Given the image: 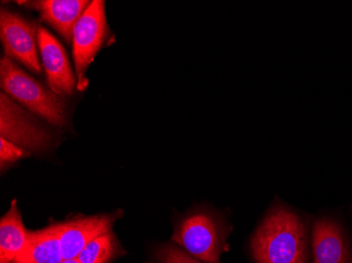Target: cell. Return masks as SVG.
<instances>
[{
    "mask_svg": "<svg viewBox=\"0 0 352 263\" xmlns=\"http://www.w3.org/2000/svg\"><path fill=\"white\" fill-rule=\"evenodd\" d=\"M61 263H82L78 258L63 259Z\"/></svg>",
    "mask_w": 352,
    "mask_h": 263,
    "instance_id": "2e32d148",
    "label": "cell"
},
{
    "mask_svg": "<svg viewBox=\"0 0 352 263\" xmlns=\"http://www.w3.org/2000/svg\"><path fill=\"white\" fill-rule=\"evenodd\" d=\"M124 254L126 251L112 229L91 240L77 258L82 263H111Z\"/></svg>",
    "mask_w": 352,
    "mask_h": 263,
    "instance_id": "4fadbf2b",
    "label": "cell"
},
{
    "mask_svg": "<svg viewBox=\"0 0 352 263\" xmlns=\"http://www.w3.org/2000/svg\"><path fill=\"white\" fill-rule=\"evenodd\" d=\"M91 3L89 0H39L21 3L38 12L43 21L58 32L67 43H71L75 25Z\"/></svg>",
    "mask_w": 352,
    "mask_h": 263,
    "instance_id": "30bf717a",
    "label": "cell"
},
{
    "mask_svg": "<svg viewBox=\"0 0 352 263\" xmlns=\"http://www.w3.org/2000/svg\"><path fill=\"white\" fill-rule=\"evenodd\" d=\"M312 255L314 263H352V251L339 223L329 218L316 221Z\"/></svg>",
    "mask_w": 352,
    "mask_h": 263,
    "instance_id": "9c48e42d",
    "label": "cell"
},
{
    "mask_svg": "<svg viewBox=\"0 0 352 263\" xmlns=\"http://www.w3.org/2000/svg\"><path fill=\"white\" fill-rule=\"evenodd\" d=\"M0 86L12 100L47 124L54 126L68 124L65 97L45 88L7 56L1 57L0 60Z\"/></svg>",
    "mask_w": 352,
    "mask_h": 263,
    "instance_id": "7a4b0ae2",
    "label": "cell"
},
{
    "mask_svg": "<svg viewBox=\"0 0 352 263\" xmlns=\"http://www.w3.org/2000/svg\"><path fill=\"white\" fill-rule=\"evenodd\" d=\"M122 209L108 214L80 217L66 222L58 223L59 241L63 259L77 258L79 253L93 239L110 232L118 219L122 218Z\"/></svg>",
    "mask_w": 352,
    "mask_h": 263,
    "instance_id": "ba28073f",
    "label": "cell"
},
{
    "mask_svg": "<svg viewBox=\"0 0 352 263\" xmlns=\"http://www.w3.org/2000/svg\"><path fill=\"white\" fill-rule=\"evenodd\" d=\"M31 232L25 229L23 216L13 201L9 211L0 220V263H12L19 256L28 243Z\"/></svg>",
    "mask_w": 352,
    "mask_h": 263,
    "instance_id": "8fae6325",
    "label": "cell"
},
{
    "mask_svg": "<svg viewBox=\"0 0 352 263\" xmlns=\"http://www.w3.org/2000/svg\"><path fill=\"white\" fill-rule=\"evenodd\" d=\"M230 229L219 215L209 209H195L174 223L172 241L185 252L206 263H219L227 250Z\"/></svg>",
    "mask_w": 352,
    "mask_h": 263,
    "instance_id": "3957f363",
    "label": "cell"
},
{
    "mask_svg": "<svg viewBox=\"0 0 352 263\" xmlns=\"http://www.w3.org/2000/svg\"><path fill=\"white\" fill-rule=\"evenodd\" d=\"M0 138L25 151L45 152L56 144V136L6 93L0 94Z\"/></svg>",
    "mask_w": 352,
    "mask_h": 263,
    "instance_id": "277c9868",
    "label": "cell"
},
{
    "mask_svg": "<svg viewBox=\"0 0 352 263\" xmlns=\"http://www.w3.org/2000/svg\"><path fill=\"white\" fill-rule=\"evenodd\" d=\"M32 153L21 149L19 146H15L8 140L0 138V167L1 171L5 168L9 167L10 164L15 163L16 161L29 157Z\"/></svg>",
    "mask_w": 352,
    "mask_h": 263,
    "instance_id": "9a60e30c",
    "label": "cell"
},
{
    "mask_svg": "<svg viewBox=\"0 0 352 263\" xmlns=\"http://www.w3.org/2000/svg\"><path fill=\"white\" fill-rule=\"evenodd\" d=\"M108 34L104 1L93 0L73 31V57L78 90L86 88L87 71L108 38Z\"/></svg>",
    "mask_w": 352,
    "mask_h": 263,
    "instance_id": "5b68a950",
    "label": "cell"
},
{
    "mask_svg": "<svg viewBox=\"0 0 352 263\" xmlns=\"http://www.w3.org/2000/svg\"><path fill=\"white\" fill-rule=\"evenodd\" d=\"M155 258L158 263H203L172 243L158 245L155 250Z\"/></svg>",
    "mask_w": 352,
    "mask_h": 263,
    "instance_id": "5bb4252c",
    "label": "cell"
},
{
    "mask_svg": "<svg viewBox=\"0 0 352 263\" xmlns=\"http://www.w3.org/2000/svg\"><path fill=\"white\" fill-rule=\"evenodd\" d=\"M63 260L58 223H54L36 232H31L25 250L12 263H61Z\"/></svg>",
    "mask_w": 352,
    "mask_h": 263,
    "instance_id": "7c38bea8",
    "label": "cell"
},
{
    "mask_svg": "<svg viewBox=\"0 0 352 263\" xmlns=\"http://www.w3.org/2000/svg\"><path fill=\"white\" fill-rule=\"evenodd\" d=\"M37 41L49 89L59 96H71L77 89V78L65 47L43 27H38Z\"/></svg>",
    "mask_w": 352,
    "mask_h": 263,
    "instance_id": "52a82bcc",
    "label": "cell"
},
{
    "mask_svg": "<svg viewBox=\"0 0 352 263\" xmlns=\"http://www.w3.org/2000/svg\"><path fill=\"white\" fill-rule=\"evenodd\" d=\"M38 27L21 14L1 9L0 39L5 56L25 65L28 70L39 74L43 70L38 56Z\"/></svg>",
    "mask_w": 352,
    "mask_h": 263,
    "instance_id": "8992f818",
    "label": "cell"
},
{
    "mask_svg": "<svg viewBox=\"0 0 352 263\" xmlns=\"http://www.w3.org/2000/svg\"><path fill=\"white\" fill-rule=\"evenodd\" d=\"M251 251L256 263H306L305 222L292 209L272 207L253 235Z\"/></svg>",
    "mask_w": 352,
    "mask_h": 263,
    "instance_id": "6da1fadb",
    "label": "cell"
}]
</instances>
